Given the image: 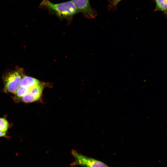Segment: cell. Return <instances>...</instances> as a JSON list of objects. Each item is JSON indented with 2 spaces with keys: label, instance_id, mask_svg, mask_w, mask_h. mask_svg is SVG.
I'll return each instance as SVG.
<instances>
[{
  "label": "cell",
  "instance_id": "cell-11",
  "mask_svg": "<svg viewBox=\"0 0 167 167\" xmlns=\"http://www.w3.org/2000/svg\"><path fill=\"white\" fill-rule=\"evenodd\" d=\"M5 135L6 133L5 132L0 131V137L4 136Z\"/></svg>",
  "mask_w": 167,
  "mask_h": 167
},
{
  "label": "cell",
  "instance_id": "cell-10",
  "mask_svg": "<svg viewBox=\"0 0 167 167\" xmlns=\"http://www.w3.org/2000/svg\"><path fill=\"white\" fill-rule=\"evenodd\" d=\"M122 0H109V4L107 6L109 10H114L116 9L118 4Z\"/></svg>",
  "mask_w": 167,
  "mask_h": 167
},
{
  "label": "cell",
  "instance_id": "cell-2",
  "mask_svg": "<svg viewBox=\"0 0 167 167\" xmlns=\"http://www.w3.org/2000/svg\"><path fill=\"white\" fill-rule=\"evenodd\" d=\"M71 154L74 158V161L71 164L72 167L80 166L82 167H108L104 163L81 154L72 150Z\"/></svg>",
  "mask_w": 167,
  "mask_h": 167
},
{
  "label": "cell",
  "instance_id": "cell-9",
  "mask_svg": "<svg viewBox=\"0 0 167 167\" xmlns=\"http://www.w3.org/2000/svg\"><path fill=\"white\" fill-rule=\"evenodd\" d=\"M9 126L7 121L3 118H0V131L5 132Z\"/></svg>",
  "mask_w": 167,
  "mask_h": 167
},
{
  "label": "cell",
  "instance_id": "cell-4",
  "mask_svg": "<svg viewBox=\"0 0 167 167\" xmlns=\"http://www.w3.org/2000/svg\"><path fill=\"white\" fill-rule=\"evenodd\" d=\"M79 13L82 14L84 17L88 19L95 18L97 12L92 7L89 0H71Z\"/></svg>",
  "mask_w": 167,
  "mask_h": 167
},
{
  "label": "cell",
  "instance_id": "cell-8",
  "mask_svg": "<svg viewBox=\"0 0 167 167\" xmlns=\"http://www.w3.org/2000/svg\"><path fill=\"white\" fill-rule=\"evenodd\" d=\"M32 88L28 87H19L15 93L16 97L17 98H21L28 94Z\"/></svg>",
  "mask_w": 167,
  "mask_h": 167
},
{
  "label": "cell",
  "instance_id": "cell-5",
  "mask_svg": "<svg viewBox=\"0 0 167 167\" xmlns=\"http://www.w3.org/2000/svg\"><path fill=\"white\" fill-rule=\"evenodd\" d=\"M45 87L42 83L40 85L32 88L28 94L20 98L21 101L26 103L37 101L41 99L43 90Z\"/></svg>",
  "mask_w": 167,
  "mask_h": 167
},
{
  "label": "cell",
  "instance_id": "cell-6",
  "mask_svg": "<svg viewBox=\"0 0 167 167\" xmlns=\"http://www.w3.org/2000/svg\"><path fill=\"white\" fill-rule=\"evenodd\" d=\"M41 83L34 78L25 75L21 80L19 87L32 88L40 84Z\"/></svg>",
  "mask_w": 167,
  "mask_h": 167
},
{
  "label": "cell",
  "instance_id": "cell-7",
  "mask_svg": "<svg viewBox=\"0 0 167 167\" xmlns=\"http://www.w3.org/2000/svg\"><path fill=\"white\" fill-rule=\"evenodd\" d=\"M156 3L154 11L163 12L167 16V0H153Z\"/></svg>",
  "mask_w": 167,
  "mask_h": 167
},
{
  "label": "cell",
  "instance_id": "cell-1",
  "mask_svg": "<svg viewBox=\"0 0 167 167\" xmlns=\"http://www.w3.org/2000/svg\"><path fill=\"white\" fill-rule=\"evenodd\" d=\"M39 6L47 10L50 14L56 16L60 19L66 20L69 23L71 22L74 16L79 13L71 0L54 3L49 0H43Z\"/></svg>",
  "mask_w": 167,
  "mask_h": 167
},
{
  "label": "cell",
  "instance_id": "cell-3",
  "mask_svg": "<svg viewBox=\"0 0 167 167\" xmlns=\"http://www.w3.org/2000/svg\"><path fill=\"white\" fill-rule=\"evenodd\" d=\"M25 76L23 70L17 69L8 73L4 79L5 89L8 92L15 93L20 83Z\"/></svg>",
  "mask_w": 167,
  "mask_h": 167
}]
</instances>
